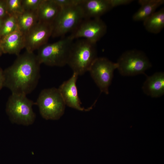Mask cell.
Here are the masks:
<instances>
[{
  "mask_svg": "<svg viewBox=\"0 0 164 164\" xmlns=\"http://www.w3.org/2000/svg\"><path fill=\"white\" fill-rule=\"evenodd\" d=\"M17 56L13 64L4 71V87L12 94L26 95L38 84L41 64L33 53L26 51Z\"/></svg>",
  "mask_w": 164,
  "mask_h": 164,
  "instance_id": "obj_1",
  "label": "cell"
},
{
  "mask_svg": "<svg viewBox=\"0 0 164 164\" xmlns=\"http://www.w3.org/2000/svg\"><path fill=\"white\" fill-rule=\"evenodd\" d=\"M96 44L84 39L73 42L67 63L73 73L82 75L89 71L97 57Z\"/></svg>",
  "mask_w": 164,
  "mask_h": 164,
  "instance_id": "obj_2",
  "label": "cell"
},
{
  "mask_svg": "<svg viewBox=\"0 0 164 164\" xmlns=\"http://www.w3.org/2000/svg\"><path fill=\"white\" fill-rule=\"evenodd\" d=\"M74 39L70 35L57 41L43 46L38 50L36 55L39 63L51 66L62 67L67 64Z\"/></svg>",
  "mask_w": 164,
  "mask_h": 164,
  "instance_id": "obj_3",
  "label": "cell"
},
{
  "mask_svg": "<svg viewBox=\"0 0 164 164\" xmlns=\"http://www.w3.org/2000/svg\"><path fill=\"white\" fill-rule=\"evenodd\" d=\"M26 95L12 94L6 105V111L14 123L29 125L33 124L36 115L32 107L35 104Z\"/></svg>",
  "mask_w": 164,
  "mask_h": 164,
  "instance_id": "obj_4",
  "label": "cell"
},
{
  "mask_svg": "<svg viewBox=\"0 0 164 164\" xmlns=\"http://www.w3.org/2000/svg\"><path fill=\"white\" fill-rule=\"evenodd\" d=\"M35 104L42 117L51 120L59 119L64 113L66 105L58 89L55 87L43 90Z\"/></svg>",
  "mask_w": 164,
  "mask_h": 164,
  "instance_id": "obj_5",
  "label": "cell"
},
{
  "mask_svg": "<svg viewBox=\"0 0 164 164\" xmlns=\"http://www.w3.org/2000/svg\"><path fill=\"white\" fill-rule=\"evenodd\" d=\"M117 69L123 76H134L143 74L152 64L145 54L137 50H127L120 56L116 62Z\"/></svg>",
  "mask_w": 164,
  "mask_h": 164,
  "instance_id": "obj_6",
  "label": "cell"
},
{
  "mask_svg": "<svg viewBox=\"0 0 164 164\" xmlns=\"http://www.w3.org/2000/svg\"><path fill=\"white\" fill-rule=\"evenodd\" d=\"M84 19L80 4L61 8L52 24L51 36L53 37L63 36L69 32H73Z\"/></svg>",
  "mask_w": 164,
  "mask_h": 164,
  "instance_id": "obj_7",
  "label": "cell"
},
{
  "mask_svg": "<svg viewBox=\"0 0 164 164\" xmlns=\"http://www.w3.org/2000/svg\"><path fill=\"white\" fill-rule=\"evenodd\" d=\"M117 67L116 63L104 57H97L91 64L88 71L101 92L109 94L114 72Z\"/></svg>",
  "mask_w": 164,
  "mask_h": 164,
  "instance_id": "obj_8",
  "label": "cell"
},
{
  "mask_svg": "<svg viewBox=\"0 0 164 164\" xmlns=\"http://www.w3.org/2000/svg\"><path fill=\"white\" fill-rule=\"evenodd\" d=\"M107 31V26L100 18L86 19L70 35L74 39L84 38L96 44Z\"/></svg>",
  "mask_w": 164,
  "mask_h": 164,
  "instance_id": "obj_9",
  "label": "cell"
},
{
  "mask_svg": "<svg viewBox=\"0 0 164 164\" xmlns=\"http://www.w3.org/2000/svg\"><path fill=\"white\" fill-rule=\"evenodd\" d=\"M52 25L38 21L37 24L24 35L25 48L26 51L33 53L47 43L52 36Z\"/></svg>",
  "mask_w": 164,
  "mask_h": 164,
  "instance_id": "obj_10",
  "label": "cell"
},
{
  "mask_svg": "<svg viewBox=\"0 0 164 164\" xmlns=\"http://www.w3.org/2000/svg\"><path fill=\"white\" fill-rule=\"evenodd\" d=\"M78 76L73 73L72 77L64 82L58 89L66 105L79 111H89L92 109V106L86 109L81 105L76 85Z\"/></svg>",
  "mask_w": 164,
  "mask_h": 164,
  "instance_id": "obj_11",
  "label": "cell"
},
{
  "mask_svg": "<svg viewBox=\"0 0 164 164\" xmlns=\"http://www.w3.org/2000/svg\"><path fill=\"white\" fill-rule=\"evenodd\" d=\"M80 5L85 19L100 18L113 8L110 0H83Z\"/></svg>",
  "mask_w": 164,
  "mask_h": 164,
  "instance_id": "obj_12",
  "label": "cell"
},
{
  "mask_svg": "<svg viewBox=\"0 0 164 164\" xmlns=\"http://www.w3.org/2000/svg\"><path fill=\"white\" fill-rule=\"evenodd\" d=\"M25 46L24 35L18 29L0 39V47L4 53L18 56Z\"/></svg>",
  "mask_w": 164,
  "mask_h": 164,
  "instance_id": "obj_13",
  "label": "cell"
},
{
  "mask_svg": "<svg viewBox=\"0 0 164 164\" xmlns=\"http://www.w3.org/2000/svg\"><path fill=\"white\" fill-rule=\"evenodd\" d=\"M144 93L152 97H158L164 94V73L157 72L147 78L142 86Z\"/></svg>",
  "mask_w": 164,
  "mask_h": 164,
  "instance_id": "obj_14",
  "label": "cell"
},
{
  "mask_svg": "<svg viewBox=\"0 0 164 164\" xmlns=\"http://www.w3.org/2000/svg\"><path fill=\"white\" fill-rule=\"evenodd\" d=\"M61 9L53 0H42L37 10L38 21L52 25Z\"/></svg>",
  "mask_w": 164,
  "mask_h": 164,
  "instance_id": "obj_15",
  "label": "cell"
},
{
  "mask_svg": "<svg viewBox=\"0 0 164 164\" xmlns=\"http://www.w3.org/2000/svg\"><path fill=\"white\" fill-rule=\"evenodd\" d=\"M139 9L133 15L132 19L135 21H143L149 18L156 10L164 2L163 0H139Z\"/></svg>",
  "mask_w": 164,
  "mask_h": 164,
  "instance_id": "obj_16",
  "label": "cell"
},
{
  "mask_svg": "<svg viewBox=\"0 0 164 164\" xmlns=\"http://www.w3.org/2000/svg\"><path fill=\"white\" fill-rule=\"evenodd\" d=\"M16 17L18 29L24 35L38 22L37 10L24 11Z\"/></svg>",
  "mask_w": 164,
  "mask_h": 164,
  "instance_id": "obj_17",
  "label": "cell"
},
{
  "mask_svg": "<svg viewBox=\"0 0 164 164\" xmlns=\"http://www.w3.org/2000/svg\"><path fill=\"white\" fill-rule=\"evenodd\" d=\"M145 29L154 34L160 32L164 27V8L155 12L143 22Z\"/></svg>",
  "mask_w": 164,
  "mask_h": 164,
  "instance_id": "obj_18",
  "label": "cell"
},
{
  "mask_svg": "<svg viewBox=\"0 0 164 164\" xmlns=\"http://www.w3.org/2000/svg\"><path fill=\"white\" fill-rule=\"evenodd\" d=\"M18 29L16 16L9 15L4 20L0 32V39Z\"/></svg>",
  "mask_w": 164,
  "mask_h": 164,
  "instance_id": "obj_19",
  "label": "cell"
},
{
  "mask_svg": "<svg viewBox=\"0 0 164 164\" xmlns=\"http://www.w3.org/2000/svg\"><path fill=\"white\" fill-rule=\"evenodd\" d=\"M5 1L9 15L17 16L24 11L22 0H6Z\"/></svg>",
  "mask_w": 164,
  "mask_h": 164,
  "instance_id": "obj_20",
  "label": "cell"
},
{
  "mask_svg": "<svg viewBox=\"0 0 164 164\" xmlns=\"http://www.w3.org/2000/svg\"><path fill=\"white\" fill-rule=\"evenodd\" d=\"M42 0H22L24 11L37 10Z\"/></svg>",
  "mask_w": 164,
  "mask_h": 164,
  "instance_id": "obj_21",
  "label": "cell"
},
{
  "mask_svg": "<svg viewBox=\"0 0 164 164\" xmlns=\"http://www.w3.org/2000/svg\"><path fill=\"white\" fill-rule=\"evenodd\" d=\"M83 0H53L61 8L80 5Z\"/></svg>",
  "mask_w": 164,
  "mask_h": 164,
  "instance_id": "obj_22",
  "label": "cell"
},
{
  "mask_svg": "<svg viewBox=\"0 0 164 164\" xmlns=\"http://www.w3.org/2000/svg\"><path fill=\"white\" fill-rule=\"evenodd\" d=\"M9 15L5 0H0V19H4Z\"/></svg>",
  "mask_w": 164,
  "mask_h": 164,
  "instance_id": "obj_23",
  "label": "cell"
},
{
  "mask_svg": "<svg viewBox=\"0 0 164 164\" xmlns=\"http://www.w3.org/2000/svg\"><path fill=\"white\" fill-rule=\"evenodd\" d=\"M113 8L122 5L129 4L132 2V0H110Z\"/></svg>",
  "mask_w": 164,
  "mask_h": 164,
  "instance_id": "obj_24",
  "label": "cell"
},
{
  "mask_svg": "<svg viewBox=\"0 0 164 164\" xmlns=\"http://www.w3.org/2000/svg\"><path fill=\"white\" fill-rule=\"evenodd\" d=\"M5 77L2 69L0 67V90L5 86Z\"/></svg>",
  "mask_w": 164,
  "mask_h": 164,
  "instance_id": "obj_25",
  "label": "cell"
},
{
  "mask_svg": "<svg viewBox=\"0 0 164 164\" xmlns=\"http://www.w3.org/2000/svg\"><path fill=\"white\" fill-rule=\"evenodd\" d=\"M4 19H0V32L1 30Z\"/></svg>",
  "mask_w": 164,
  "mask_h": 164,
  "instance_id": "obj_26",
  "label": "cell"
},
{
  "mask_svg": "<svg viewBox=\"0 0 164 164\" xmlns=\"http://www.w3.org/2000/svg\"><path fill=\"white\" fill-rule=\"evenodd\" d=\"M3 53L2 50L0 47V56L2 55V53Z\"/></svg>",
  "mask_w": 164,
  "mask_h": 164,
  "instance_id": "obj_27",
  "label": "cell"
}]
</instances>
